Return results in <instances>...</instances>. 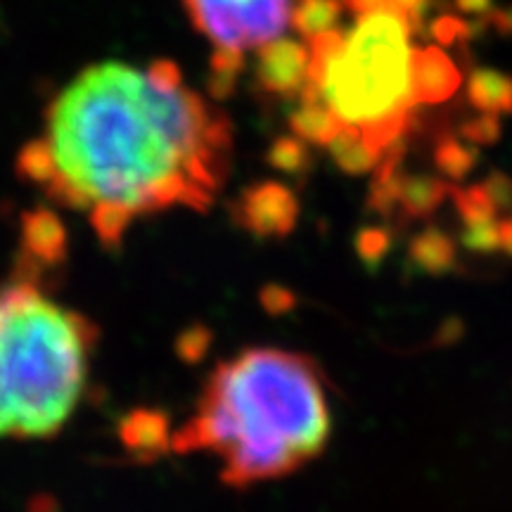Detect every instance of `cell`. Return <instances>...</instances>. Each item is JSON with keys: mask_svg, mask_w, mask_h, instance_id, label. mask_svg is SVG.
I'll list each match as a JSON object with an SVG mask.
<instances>
[{"mask_svg": "<svg viewBox=\"0 0 512 512\" xmlns=\"http://www.w3.org/2000/svg\"><path fill=\"white\" fill-rule=\"evenodd\" d=\"M482 188L489 192V197H491V200H494L496 207L512 202V181H510L508 176H503V174L489 176L484 181Z\"/></svg>", "mask_w": 512, "mask_h": 512, "instance_id": "26", "label": "cell"}, {"mask_svg": "<svg viewBox=\"0 0 512 512\" xmlns=\"http://www.w3.org/2000/svg\"><path fill=\"white\" fill-rule=\"evenodd\" d=\"M197 31L214 43L245 53L283 36L292 0H183Z\"/></svg>", "mask_w": 512, "mask_h": 512, "instance_id": "5", "label": "cell"}, {"mask_svg": "<svg viewBox=\"0 0 512 512\" xmlns=\"http://www.w3.org/2000/svg\"><path fill=\"white\" fill-rule=\"evenodd\" d=\"M434 162L446 176L463 178L472 166L477 164V150L460 143L458 138H441L437 150H434Z\"/></svg>", "mask_w": 512, "mask_h": 512, "instance_id": "19", "label": "cell"}, {"mask_svg": "<svg viewBox=\"0 0 512 512\" xmlns=\"http://www.w3.org/2000/svg\"><path fill=\"white\" fill-rule=\"evenodd\" d=\"M342 10V0H297L292 5L290 24L306 43H311L330 31H337Z\"/></svg>", "mask_w": 512, "mask_h": 512, "instance_id": "13", "label": "cell"}, {"mask_svg": "<svg viewBox=\"0 0 512 512\" xmlns=\"http://www.w3.org/2000/svg\"><path fill=\"white\" fill-rule=\"evenodd\" d=\"M259 302H261V306H264V311L273 313V316H280V313L290 311L292 306L297 304V299H294V294L287 290V287L266 285V287H261Z\"/></svg>", "mask_w": 512, "mask_h": 512, "instance_id": "22", "label": "cell"}, {"mask_svg": "<svg viewBox=\"0 0 512 512\" xmlns=\"http://www.w3.org/2000/svg\"><path fill=\"white\" fill-rule=\"evenodd\" d=\"M456 5L467 15H486L494 8V0H456Z\"/></svg>", "mask_w": 512, "mask_h": 512, "instance_id": "29", "label": "cell"}, {"mask_svg": "<svg viewBox=\"0 0 512 512\" xmlns=\"http://www.w3.org/2000/svg\"><path fill=\"white\" fill-rule=\"evenodd\" d=\"M242 69H245V53L230 48H214V55H211L209 62V93L214 98L233 95Z\"/></svg>", "mask_w": 512, "mask_h": 512, "instance_id": "16", "label": "cell"}, {"mask_svg": "<svg viewBox=\"0 0 512 512\" xmlns=\"http://www.w3.org/2000/svg\"><path fill=\"white\" fill-rule=\"evenodd\" d=\"M17 171L19 176L29 178L31 183L46 188L50 178H53V157H50L46 140L43 138L29 140V143L19 150Z\"/></svg>", "mask_w": 512, "mask_h": 512, "instance_id": "18", "label": "cell"}, {"mask_svg": "<svg viewBox=\"0 0 512 512\" xmlns=\"http://www.w3.org/2000/svg\"><path fill=\"white\" fill-rule=\"evenodd\" d=\"M233 219L256 238H285L297 226L299 200L278 181L254 183L233 202Z\"/></svg>", "mask_w": 512, "mask_h": 512, "instance_id": "6", "label": "cell"}, {"mask_svg": "<svg viewBox=\"0 0 512 512\" xmlns=\"http://www.w3.org/2000/svg\"><path fill=\"white\" fill-rule=\"evenodd\" d=\"M290 128L294 136L306 140L309 145H325L342 131L335 114L320 98L313 95H299V107L292 112Z\"/></svg>", "mask_w": 512, "mask_h": 512, "instance_id": "11", "label": "cell"}, {"mask_svg": "<svg viewBox=\"0 0 512 512\" xmlns=\"http://www.w3.org/2000/svg\"><path fill=\"white\" fill-rule=\"evenodd\" d=\"M328 150L335 164L347 174H368L382 162V157L370 150L361 133L351 131V128H342L328 143Z\"/></svg>", "mask_w": 512, "mask_h": 512, "instance_id": "14", "label": "cell"}, {"mask_svg": "<svg viewBox=\"0 0 512 512\" xmlns=\"http://www.w3.org/2000/svg\"><path fill=\"white\" fill-rule=\"evenodd\" d=\"M211 347V330L207 325L195 323L176 337V354L185 363H200Z\"/></svg>", "mask_w": 512, "mask_h": 512, "instance_id": "20", "label": "cell"}, {"mask_svg": "<svg viewBox=\"0 0 512 512\" xmlns=\"http://www.w3.org/2000/svg\"><path fill=\"white\" fill-rule=\"evenodd\" d=\"M119 441L133 458L157 460L174 451L171 420L157 408H136L119 422Z\"/></svg>", "mask_w": 512, "mask_h": 512, "instance_id": "9", "label": "cell"}, {"mask_svg": "<svg viewBox=\"0 0 512 512\" xmlns=\"http://www.w3.org/2000/svg\"><path fill=\"white\" fill-rule=\"evenodd\" d=\"M501 240H503V245L508 247L510 252H512V221L503 223V228H501Z\"/></svg>", "mask_w": 512, "mask_h": 512, "instance_id": "30", "label": "cell"}, {"mask_svg": "<svg viewBox=\"0 0 512 512\" xmlns=\"http://www.w3.org/2000/svg\"><path fill=\"white\" fill-rule=\"evenodd\" d=\"M411 22L394 8L356 15L349 31L309 43L311 76L302 95L320 98L342 128L358 131L384 157L399 143L415 110Z\"/></svg>", "mask_w": 512, "mask_h": 512, "instance_id": "4", "label": "cell"}, {"mask_svg": "<svg viewBox=\"0 0 512 512\" xmlns=\"http://www.w3.org/2000/svg\"><path fill=\"white\" fill-rule=\"evenodd\" d=\"M460 133H463V138L472 140V143L489 145L501 136V121H498L494 114H479V117L467 121V124L460 128Z\"/></svg>", "mask_w": 512, "mask_h": 512, "instance_id": "21", "label": "cell"}, {"mask_svg": "<svg viewBox=\"0 0 512 512\" xmlns=\"http://www.w3.org/2000/svg\"><path fill=\"white\" fill-rule=\"evenodd\" d=\"M448 185L430 176H403L401 178V197L399 204L406 207L408 214L418 216L427 214L434 207H439L446 197Z\"/></svg>", "mask_w": 512, "mask_h": 512, "instance_id": "15", "label": "cell"}, {"mask_svg": "<svg viewBox=\"0 0 512 512\" xmlns=\"http://www.w3.org/2000/svg\"><path fill=\"white\" fill-rule=\"evenodd\" d=\"M347 5L356 12V15H368V12L392 8V5H389V0H347Z\"/></svg>", "mask_w": 512, "mask_h": 512, "instance_id": "28", "label": "cell"}, {"mask_svg": "<svg viewBox=\"0 0 512 512\" xmlns=\"http://www.w3.org/2000/svg\"><path fill=\"white\" fill-rule=\"evenodd\" d=\"M434 36H437L441 43H453L470 36V27L465 24V19L441 17L437 19V24H434Z\"/></svg>", "mask_w": 512, "mask_h": 512, "instance_id": "24", "label": "cell"}, {"mask_svg": "<svg viewBox=\"0 0 512 512\" xmlns=\"http://www.w3.org/2000/svg\"><path fill=\"white\" fill-rule=\"evenodd\" d=\"M411 83L415 105H437L456 95L460 88V72L456 62L441 48H422L413 53Z\"/></svg>", "mask_w": 512, "mask_h": 512, "instance_id": "10", "label": "cell"}, {"mask_svg": "<svg viewBox=\"0 0 512 512\" xmlns=\"http://www.w3.org/2000/svg\"><path fill=\"white\" fill-rule=\"evenodd\" d=\"M387 249V235L382 230H366L358 235V252L363 259H377Z\"/></svg>", "mask_w": 512, "mask_h": 512, "instance_id": "25", "label": "cell"}, {"mask_svg": "<svg viewBox=\"0 0 512 512\" xmlns=\"http://www.w3.org/2000/svg\"><path fill=\"white\" fill-rule=\"evenodd\" d=\"M415 254H418L420 259L430 261V264H441V261L448 259V254H451V245H448L444 235L425 233L418 242H415Z\"/></svg>", "mask_w": 512, "mask_h": 512, "instance_id": "23", "label": "cell"}, {"mask_svg": "<svg viewBox=\"0 0 512 512\" xmlns=\"http://www.w3.org/2000/svg\"><path fill=\"white\" fill-rule=\"evenodd\" d=\"M67 247V228L55 211L31 209L22 216V254L19 256L46 271L67 261Z\"/></svg>", "mask_w": 512, "mask_h": 512, "instance_id": "8", "label": "cell"}, {"mask_svg": "<svg viewBox=\"0 0 512 512\" xmlns=\"http://www.w3.org/2000/svg\"><path fill=\"white\" fill-rule=\"evenodd\" d=\"M330 430V403L316 363L256 347L214 368L197 411L174 434V451L216 453L223 482L245 489L320 456Z\"/></svg>", "mask_w": 512, "mask_h": 512, "instance_id": "2", "label": "cell"}, {"mask_svg": "<svg viewBox=\"0 0 512 512\" xmlns=\"http://www.w3.org/2000/svg\"><path fill=\"white\" fill-rule=\"evenodd\" d=\"M53 157L48 197L88 211L102 247L121 245L138 216L204 211L228 178L233 124L183 86L174 60L91 64L46 110Z\"/></svg>", "mask_w": 512, "mask_h": 512, "instance_id": "1", "label": "cell"}, {"mask_svg": "<svg viewBox=\"0 0 512 512\" xmlns=\"http://www.w3.org/2000/svg\"><path fill=\"white\" fill-rule=\"evenodd\" d=\"M311 48L290 36H278L256 48V91L273 98H299L309 86Z\"/></svg>", "mask_w": 512, "mask_h": 512, "instance_id": "7", "label": "cell"}, {"mask_svg": "<svg viewBox=\"0 0 512 512\" xmlns=\"http://www.w3.org/2000/svg\"><path fill=\"white\" fill-rule=\"evenodd\" d=\"M268 164L273 169L285 171V174H304L311 166V150L309 143L299 136H283L278 138L268 150Z\"/></svg>", "mask_w": 512, "mask_h": 512, "instance_id": "17", "label": "cell"}, {"mask_svg": "<svg viewBox=\"0 0 512 512\" xmlns=\"http://www.w3.org/2000/svg\"><path fill=\"white\" fill-rule=\"evenodd\" d=\"M98 328L43 292V271L19 256L0 287V437L46 439L74 413Z\"/></svg>", "mask_w": 512, "mask_h": 512, "instance_id": "3", "label": "cell"}, {"mask_svg": "<svg viewBox=\"0 0 512 512\" xmlns=\"http://www.w3.org/2000/svg\"><path fill=\"white\" fill-rule=\"evenodd\" d=\"M427 3H430V0H389V5H392L394 10H399L401 15L411 22L413 29H418L422 10L427 8Z\"/></svg>", "mask_w": 512, "mask_h": 512, "instance_id": "27", "label": "cell"}, {"mask_svg": "<svg viewBox=\"0 0 512 512\" xmlns=\"http://www.w3.org/2000/svg\"><path fill=\"white\" fill-rule=\"evenodd\" d=\"M470 102L482 114H512V76L496 72V69H477L467 81Z\"/></svg>", "mask_w": 512, "mask_h": 512, "instance_id": "12", "label": "cell"}]
</instances>
